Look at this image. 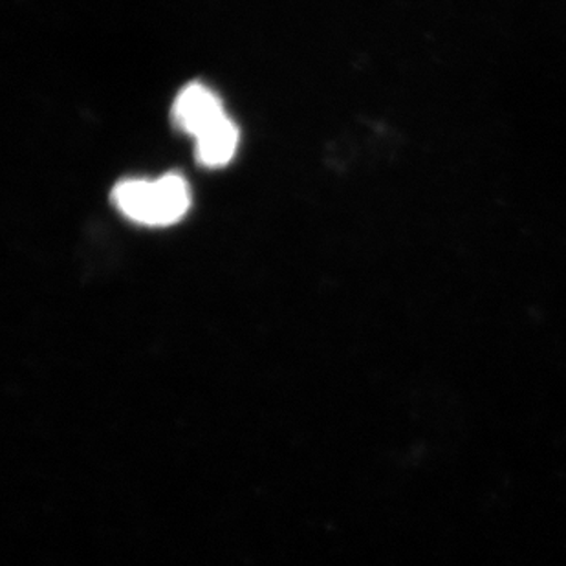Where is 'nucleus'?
<instances>
[{
  "mask_svg": "<svg viewBox=\"0 0 566 566\" xmlns=\"http://www.w3.org/2000/svg\"><path fill=\"white\" fill-rule=\"evenodd\" d=\"M224 118H228V114L220 97L200 83L184 86L172 105L175 124L182 128L184 133L195 136V139Z\"/></svg>",
  "mask_w": 566,
  "mask_h": 566,
  "instance_id": "nucleus-2",
  "label": "nucleus"
},
{
  "mask_svg": "<svg viewBox=\"0 0 566 566\" xmlns=\"http://www.w3.org/2000/svg\"><path fill=\"white\" fill-rule=\"evenodd\" d=\"M116 208L144 226L164 228L177 224L191 208V189L186 178L177 172L158 180H124L113 189Z\"/></svg>",
  "mask_w": 566,
  "mask_h": 566,
  "instance_id": "nucleus-1",
  "label": "nucleus"
},
{
  "mask_svg": "<svg viewBox=\"0 0 566 566\" xmlns=\"http://www.w3.org/2000/svg\"><path fill=\"white\" fill-rule=\"evenodd\" d=\"M239 147V127L228 116L197 138V160L209 169H219L233 160Z\"/></svg>",
  "mask_w": 566,
  "mask_h": 566,
  "instance_id": "nucleus-3",
  "label": "nucleus"
}]
</instances>
